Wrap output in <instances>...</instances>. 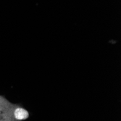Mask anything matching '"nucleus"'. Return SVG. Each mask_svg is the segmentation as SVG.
Here are the masks:
<instances>
[{"label":"nucleus","instance_id":"3","mask_svg":"<svg viewBox=\"0 0 121 121\" xmlns=\"http://www.w3.org/2000/svg\"><path fill=\"white\" fill-rule=\"evenodd\" d=\"M0 121H16L7 111L1 113L0 115Z\"/></svg>","mask_w":121,"mask_h":121},{"label":"nucleus","instance_id":"4","mask_svg":"<svg viewBox=\"0 0 121 121\" xmlns=\"http://www.w3.org/2000/svg\"><path fill=\"white\" fill-rule=\"evenodd\" d=\"M0 115H1V114H0Z\"/></svg>","mask_w":121,"mask_h":121},{"label":"nucleus","instance_id":"1","mask_svg":"<svg viewBox=\"0 0 121 121\" xmlns=\"http://www.w3.org/2000/svg\"><path fill=\"white\" fill-rule=\"evenodd\" d=\"M5 111H7L16 121L23 120L29 117L28 112L26 109L17 104H12L11 106Z\"/></svg>","mask_w":121,"mask_h":121},{"label":"nucleus","instance_id":"2","mask_svg":"<svg viewBox=\"0 0 121 121\" xmlns=\"http://www.w3.org/2000/svg\"><path fill=\"white\" fill-rule=\"evenodd\" d=\"M12 103H10L6 98L2 96H0V114L3 112L11 106Z\"/></svg>","mask_w":121,"mask_h":121}]
</instances>
